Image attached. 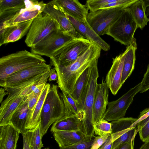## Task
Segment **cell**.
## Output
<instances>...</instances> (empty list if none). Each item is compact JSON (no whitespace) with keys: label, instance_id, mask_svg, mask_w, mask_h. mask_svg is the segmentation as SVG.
<instances>
[{"label":"cell","instance_id":"cell-24","mask_svg":"<svg viewBox=\"0 0 149 149\" xmlns=\"http://www.w3.org/2000/svg\"><path fill=\"white\" fill-rule=\"evenodd\" d=\"M19 134L10 124L0 126V149H16Z\"/></svg>","mask_w":149,"mask_h":149},{"label":"cell","instance_id":"cell-46","mask_svg":"<svg viewBox=\"0 0 149 149\" xmlns=\"http://www.w3.org/2000/svg\"><path fill=\"white\" fill-rule=\"evenodd\" d=\"M144 6L146 8L149 6V0H143Z\"/></svg>","mask_w":149,"mask_h":149},{"label":"cell","instance_id":"cell-47","mask_svg":"<svg viewBox=\"0 0 149 149\" xmlns=\"http://www.w3.org/2000/svg\"><path fill=\"white\" fill-rule=\"evenodd\" d=\"M146 14L147 16H149V6H148L146 8Z\"/></svg>","mask_w":149,"mask_h":149},{"label":"cell","instance_id":"cell-2","mask_svg":"<svg viewBox=\"0 0 149 149\" xmlns=\"http://www.w3.org/2000/svg\"><path fill=\"white\" fill-rule=\"evenodd\" d=\"M43 62L46 61L40 55L26 50L3 56L0 58V83L15 72Z\"/></svg>","mask_w":149,"mask_h":149},{"label":"cell","instance_id":"cell-22","mask_svg":"<svg viewBox=\"0 0 149 149\" xmlns=\"http://www.w3.org/2000/svg\"><path fill=\"white\" fill-rule=\"evenodd\" d=\"M81 119L71 111L65 110V115L53 124L50 131L80 130Z\"/></svg>","mask_w":149,"mask_h":149},{"label":"cell","instance_id":"cell-21","mask_svg":"<svg viewBox=\"0 0 149 149\" xmlns=\"http://www.w3.org/2000/svg\"><path fill=\"white\" fill-rule=\"evenodd\" d=\"M89 72V67L79 78L72 93L69 94L77 104L80 110L82 113H83L82 109L87 90Z\"/></svg>","mask_w":149,"mask_h":149},{"label":"cell","instance_id":"cell-27","mask_svg":"<svg viewBox=\"0 0 149 149\" xmlns=\"http://www.w3.org/2000/svg\"><path fill=\"white\" fill-rule=\"evenodd\" d=\"M128 8L138 28L142 30L149 21L146 14V8L143 0H138Z\"/></svg>","mask_w":149,"mask_h":149},{"label":"cell","instance_id":"cell-9","mask_svg":"<svg viewBox=\"0 0 149 149\" xmlns=\"http://www.w3.org/2000/svg\"><path fill=\"white\" fill-rule=\"evenodd\" d=\"M124 8L118 7L90 12L86 20L98 36H102L107 34L109 27L119 17Z\"/></svg>","mask_w":149,"mask_h":149},{"label":"cell","instance_id":"cell-3","mask_svg":"<svg viewBox=\"0 0 149 149\" xmlns=\"http://www.w3.org/2000/svg\"><path fill=\"white\" fill-rule=\"evenodd\" d=\"M58 87L55 84L50 87L41 110L40 127L42 137L50 125L65 115L64 103L58 94Z\"/></svg>","mask_w":149,"mask_h":149},{"label":"cell","instance_id":"cell-38","mask_svg":"<svg viewBox=\"0 0 149 149\" xmlns=\"http://www.w3.org/2000/svg\"><path fill=\"white\" fill-rule=\"evenodd\" d=\"M32 130H27L22 134L23 141V149H33L31 144Z\"/></svg>","mask_w":149,"mask_h":149},{"label":"cell","instance_id":"cell-10","mask_svg":"<svg viewBox=\"0 0 149 149\" xmlns=\"http://www.w3.org/2000/svg\"><path fill=\"white\" fill-rule=\"evenodd\" d=\"M25 1L24 7L0 20V29L34 19L42 13L46 5L43 1L25 0Z\"/></svg>","mask_w":149,"mask_h":149},{"label":"cell","instance_id":"cell-35","mask_svg":"<svg viewBox=\"0 0 149 149\" xmlns=\"http://www.w3.org/2000/svg\"><path fill=\"white\" fill-rule=\"evenodd\" d=\"M95 136L83 140L72 145L59 147V149H90Z\"/></svg>","mask_w":149,"mask_h":149},{"label":"cell","instance_id":"cell-4","mask_svg":"<svg viewBox=\"0 0 149 149\" xmlns=\"http://www.w3.org/2000/svg\"><path fill=\"white\" fill-rule=\"evenodd\" d=\"M99 57H97L89 66V75L87 90L82 112L85 116L84 120L81 123L80 130L87 135H94L92 123V108L98 85L99 77L97 64Z\"/></svg>","mask_w":149,"mask_h":149},{"label":"cell","instance_id":"cell-17","mask_svg":"<svg viewBox=\"0 0 149 149\" xmlns=\"http://www.w3.org/2000/svg\"><path fill=\"white\" fill-rule=\"evenodd\" d=\"M33 20L0 29V46L22 38L27 34Z\"/></svg>","mask_w":149,"mask_h":149},{"label":"cell","instance_id":"cell-23","mask_svg":"<svg viewBox=\"0 0 149 149\" xmlns=\"http://www.w3.org/2000/svg\"><path fill=\"white\" fill-rule=\"evenodd\" d=\"M138 0H88L86 6L90 12L118 7L126 8Z\"/></svg>","mask_w":149,"mask_h":149},{"label":"cell","instance_id":"cell-43","mask_svg":"<svg viewBox=\"0 0 149 149\" xmlns=\"http://www.w3.org/2000/svg\"><path fill=\"white\" fill-rule=\"evenodd\" d=\"M51 73L49 76L48 80L49 81H57L58 75L54 68L51 69Z\"/></svg>","mask_w":149,"mask_h":149},{"label":"cell","instance_id":"cell-48","mask_svg":"<svg viewBox=\"0 0 149 149\" xmlns=\"http://www.w3.org/2000/svg\"><path fill=\"white\" fill-rule=\"evenodd\" d=\"M44 149H49L48 148H45Z\"/></svg>","mask_w":149,"mask_h":149},{"label":"cell","instance_id":"cell-1","mask_svg":"<svg viewBox=\"0 0 149 149\" xmlns=\"http://www.w3.org/2000/svg\"><path fill=\"white\" fill-rule=\"evenodd\" d=\"M101 49L92 42L88 49L69 65L63 66L54 64L58 75L57 82L62 92L71 93L76 81L94 61L100 57Z\"/></svg>","mask_w":149,"mask_h":149},{"label":"cell","instance_id":"cell-11","mask_svg":"<svg viewBox=\"0 0 149 149\" xmlns=\"http://www.w3.org/2000/svg\"><path fill=\"white\" fill-rule=\"evenodd\" d=\"M141 85L140 82L118 99L109 102L102 119L109 122L123 118L127 109L132 103L134 96L139 92Z\"/></svg>","mask_w":149,"mask_h":149},{"label":"cell","instance_id":"cell-39","mask_svg":"<svg viewBox=\"0 0 149 149\" xmlns=\"http://www.w3.org/2000/svg\"><path fill=\"white\" fill-rule=\"evenodd\" d=\"M141 83L139 92L143 93L149 90V64Z\"/></svg>","mask_w":149,"mask_h":149},{"label":"cell","instance_id":"cell-8","mask_svg":"<svg viewBox=\"0 0 149 149\" xmlns=\"http://www.w3.org/2000/svg\"><path fill=\"white\" fill-rule=\"evenodd\" d=\"M61 29L49 34L34 46L31 47V52L50 58L65 44L75 39Z\"/></svg>","mask_w":149,"mask_h":149},{"label":"cell","instance_id":"cell-12","mask_svg":"<svg viewBox=\"0 0 149 149\" xmlns=\"http://www.w3.org/2000/svg\"><path fill=\"white\" fill-rule=\"evenodd\" d=\"M51 69L45 62L17 71L7 77L0 85L3 88L16 87L43 74Z\"/></svg>","mask_w":149,"mask_h":149},{"label":"cell","instance_id":"cell-20","mask_svg":"<svg viewBox=\"0 0 149 149\" xmlns=\"http://www.w3.org/2000/svg\"><path fill=\"white\" fill-rule=\"evenodd\" d=\"M59 147L75 144L83 140L94 137L86 135L80 130L74 131L56 130L52 132Z\"/></svg>","mask_w":149,"mask_h":149},{"label":"cell","instance_id":"cell-42","mask_svg":"<svg viewBox=\"0 0 149 149\" xmlns=\"http://www.w3.org/2000/svg\"><path fill=\"white\" fill-rule=\"evenodd\" d=\"M134 141L125 142L118 146L115 149H133Z\"/></svg>","mask_w":149,"mask_h":149},{"label":"cell","instance_id":"cell-32","mask_svg":"<svg viewBox=\"0 0 149 149\" xmlns=\"http://www.w3.org/2000/svg\"><path fill=\"white\" fill-rule=\"evenodd\" d=\"M93 127L95 134L99 136L112 133L111 123L103 119L94 124Z\"/></svg>","mask_w":149,"mask_h":149},{"label":"cell","instance_id":"cell-16","mask_svg":"<svg viewBox=\"0 0 149 149\" xmlns=\"http://www.w3.org/2000/svg\"><path fill=\"white\" fill-rule=\"evenodd\" d=\"M59 9L67 15L83 23L86 22L88 10L85 5L77 0H54Z\"/></svg>","mask_w":149,"mask_h":149},{"label":"cell","instance_id":"cell-6","mask_svg":"<svg viewBox=\"0 0 149 149\" xmlns=\"http://www.w3.org/2000/svg\"><path fill=\"white\" fill-rule=\"evenodd\" d=\"M60 29V26L55 20L42 12L33 19L26 34L25 42L27 46L32 47L52 32Z\"/></svg>","mask_w":149,"mask_h":149},{"label":"cell","instance_id":"cell-15","mask_svg":"<svg viewBox=\"0 0 149 149\" xmlns=\"http://www.w3.org/2000/svg\"><path fill=\"white\" fill-rule=\"evenodd\" d=\"M125 52L113 58L112 64L106 77L105 81L109 89L114 95L121 87V79L125 59Z\"/></svg>","mask_w":149,"mask_h":149},{"label":"cell","instance_id":"cell-7","mask_svg":"<svg viewBox=\"0 0 149 149\" xmlns=\"http://www.w3.org/2000/svg\"><path fill=\"white\" fill-rule=\"evenodd\" d=\"M92 42L85 38L75 39L65 44L51 58L52 64L67 66L75 61L89 48Z\"/></svg>","mask_w":149,"mask_h":149},{"label":"cell","instance_id":"cell-37","mask_svg":"<svg viewBox=\"0 0 149 149\" xmlns=\"http://www.w3.org/2000/svg\"><path fill=\"white\" fill-rule=\"evenodd\" d=\"M111 134H107L102 136H95L90 149H99L105 143Z\"/></svg>","mask_w":149,"mask_h":149},{"label":"cell","instance_id":"cell-18","mask_svg":"<svg viewBox=\"0 0 149 149\" xmlns=\"http://www.w3.org/2000/svg\"><path fill=\"white\" fill-rule=\"evenodd\" d=\"M28 96L24 97L10 120V124L22 134L27 130L26 128L30 121L32 112L28 108Z\"/></svg>","mask_w":149,"mask_h":149},{"label":"cell","instance_id":"cell-41","mask_svg":"<svg viewBox=\"0 0 149 149\" xmlns=\"http://www.w3.org/2000/svg\"><path fill=\"white\" fill-rule=\"evenodd\" d=\"M149 116V108H146L140 112L136 120L131 126V127L136 126L137 124Z\"/></svg>","mask_w":149,"mask_h":149},{"label":"cell","instance_id":"cell-25","mask_svg":"<svg viewBox=\"0 0 149 149\" xmlns=\"http://www.w3.org/2000/svg\"><path fill=\"white\" fill-rule=\"evenodd\" d=\"M136 48V43H134L128 45L125 51V59L121 79L122 85L130 76L134 68L136 60L135 52Z\"/></svg>","mask_w":149,"mask_h":149},{"label":"cell","instance_id":"cell-44","mask_svg":"<svg viewBox=\"0 0 149 149\" xmlns=\"http://www.w3.org/2000/svg\"><path fill=\"white\" fill-rule=\"evenodd\" d=\"M5 90L4 88H1L0 89V102L1 103L2 102L4 96L8 94V92H5Z\"/></svg>","mask_w":149,"mask_h":149},{"label":"cell","instance_id":"cell-5","mask_svg":"<svg viewBox=\"0 0 149 149\" xmlns=\"http://www.w3.org/2000/svg\"><path fill=\"white\" fill-rule=\"evenodd\" d=\"M128 7L124 9L121 14L109 27L106 34L115 41L128 46L136 43L134 36L138 28Z\"/></svg>","mask_w":149,"mask_h":149},{"label":"cell","instance_id":"cell-40","mask_svg":"<svg viewBox=\"0 0 149 149\" xmlns=\"http://www.w3.org/2000/svg\"><path fill=\"white\" fill-rule=\"evenodd\" d=\"M42 93L34 94L31 92L28 95L29 100L28 106L30 110L32 111L34 109Z\"/></svg>","mask_w":149,"mask_h":149},{"label":"cell","instance_id":"cell-14","mask_svg":"<svg viewBox=\"0 0 149 149\" xmlns=\"http://www.w3.org/2000/svg\"><path fill=\"white\" fill-rule=\"evenodd\" d=\"M109 86L105 80L97 85L92 108L93 125L101 120L108 103Z\"/></svg>","mask_w":149,"mask_h":149},{"label":"cell","instance_id":"cell-26","mask_svg":"<svg viewBox=\"0 0 149 149\" xmlns=\"http://www.w3.org/2000/svg\"><path fill=\"white\" fill-rule=\"evenodd\" d=\"M24 98L16 96L0 107V126L10 124L12 116Z\"/></svg>","mask_w":149,"mask_h":149},{"label":"cell","instance_id":"cell-28","mask_svg":"<svg viewBox=\"0 0 149 149\" xmlns=\"http://www.w3.org/2000/svg\"><path fill=\"white\" fill-rule=\"evenodd\" d=\"M50 87V85L49 83L46 84L37 103L32 111L30 121L26 128L27 130L33 129L40 123L41 110Z\"/></svg>","mask_w":149,"mask_h":149},{"label":"cell","instance_id":"cell-36","mask_svg":"<svg viewBox=\"0 0 149 149\" xmlns=\"http://www.w3.org/2000/svg\"><path fill=\"white\" fill-rule=\"evenodd\" d=\"M126 132L125 131H123L111 133L109 136L105 143L99 149H111L113 143Z\"/></svg>","mask_w":149,"mask_h":149},{"label":"cell","instance_id":"cell-45","mask_svg":"<svg viewBox=\"0 0 149 149\" xmlns=\"http://www.w3.org/2000/svg\"><path fill=\"white\" fill-rule=\"evenodd\" d=\"M139 149H149V140L145 142Z\"/></svg>","mask_w":149,"mask_h":149},{"label":"cell","instance_id":"cell-31","mask_svg":"<svg viewBox=\"0 0 149 149\" xmlns=\"http://www.w3.org/2000/svg\"><path fill=\"white\" fill-rule=\"evenodd\" d=\"M136 126L131 127L126 133L124 134L112 143L111 149H115L120 144L125 142L134 141L137 134Z\"/></svg>","mask_w":149,"mask_h":149},{"label":"cell","instance_id":"cell-13","mask_svg":"<svg viewBox=\"0 0 149 149\" xmlns=\"http://www.w3.org/2000/svg\"><path fill=\"white\" fill-rule=\"evenodd\" d=\"M42 12L55 20L61 29L66 33L76 39L85 38L76 31L70 21L59 9L53 0L46 3Z\"/></svg>","mask_w":149,"mask_h":149},{"label":"cell","instance_id":"cell-34","mask_svg":"<svg viewBox=\"0 0 149 149\" xmlns=\"http://www.w3.org/2000/svg\"><path fill=\"white\" fill-rule=\"evenodd\" d=\"M42 138L39 123L32 129L31 144L33 149H41L43 147V145L42 141Z\"/></svg>","mask_w":149,"mask_h":149},{"label":"cell","instance_id":"cell-30","mask_svg":"<svg viewBox=\"0 0 149 149\" xmlns=\"http://www.w3.org/2000/svg\"><path fill=\"white\" fill-rule=\"evenodd\" d=\"M137 120V118L132 117H123L111 121L112 133L128 129Z\"/></svg>","mask_w":149,"mask_h":149},{"label":"cell","instance_id":"cell-33","mask_svg":"<svg viewBox=\"0 0 149 149\" xmlns=\"http://www.w3.org/2000/svg\"><path fill=\"white\" fill-rule=\"evenodd\" d=\"M136 132L143 142L149 140V116L137 124Z\"/></svg>","mask_w":149,"mask_h":149},{"label":"cell","instance_id":"cell-19","mask_svg":"<svg viewBox=\"0 0 149 149\" xmlns=\"http://www.w3.org/2000/svg\"><path fill=\"white\" fill-rule=\"evenodd\" d=\"M65 15L76 31L85 38L95 43L103 50L107 51L109 50L110 45L96 33L87 22L83 23L67 15Z\"/></svg>","mask_w":149,"mask_h":149},{"label":"cell","instance_id":"cell-29","mask_svg":"<svg viewBox=\"0 0 149 149\" xmlns=\"http://www.w3.org/2000/svg\"><path fill=\"white\" fill-rule=\"evenodd\" d=\"M25 4V0H0V20L15 13Z\"/></svg>","mask_w":149,"mask_h":149}]
</instances>
